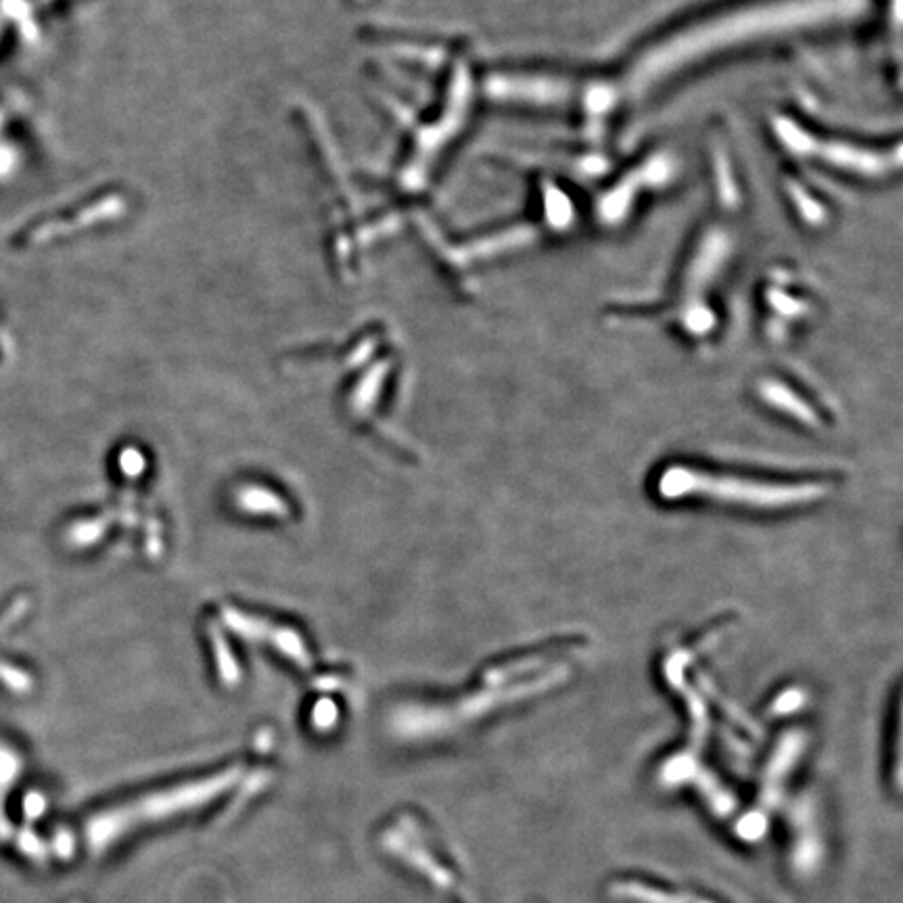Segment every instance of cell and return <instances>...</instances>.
I'll return each instance as SVG.
<instances>
[{
    "instance_id": "obj_5",
    "label": "cell",
    "mask_w": 903,
    "mask_h": 903,
    "mask_svg": "<svg viewBox=\"0 0 903 903\" xmlns=\"http://www.w3.org/2000/svg\"><path fill=\"white\" fill-rule=\"evenodd\" d=\"M42 809H44V803L36 795H28L26 801H23V812H26L28 818H36Z\"/></svg>"
},
{
    "instance_id": "obj_4",
    "label": "cell",
    "mask_w": 903,
    "mask_h": 903,
    "mask_svg": "<svg viewBox=\"0 0 903 903\" xmlns=\"http://www.w3.org/2000/svg\"><path fill=\"white\" fill-rule=\"evenodd\" d=\"M13 837V826L5 814V805H3V795H0V841H9Z\"/></svg>"
},
{
    "instance_id": "obj_1",
    "label": "cell",
    "mask_w": 903,
    "mask_h": 903,
    "mask_svg": "<svg viewBox=\"0 0 903 903\" xmlns=\"http://www.w3.org/2000/svg\"><path fill=\"white\" fill-rule=\"evenodd\" d=\"M661 488L667 496H703V498H720V500H734L740 504L751 506H786L807 498V488H799V485L789 483H768V481H753V479H740V477H728V475H713V473H697V471H667L661 479Z\"/></svg>"
},
{
    "instance_id": "obj_3",
    "label": "cell",
    "mask_w": 903,
    "mask_h": 903,
    "mask_svg": "<svg viewBox=\"0 0 903 903\" xmlns=\"http://www.w3.org/2000/svg\"><path fill=\"white\" fill-rule=\"evenodd\" d=\"M17 845L23 851V855H28V858H34V860L42 858V845L36 839V835H32V832L21 830L17 835Z\"/></svg>"
},
{
    "instance_id": "obj_2",
    "label": "cell",
    "mask_w": 903,
    "mask_h": 903,
    "mask_svg": "<svg viewBox=\"0 0 903 903\" xmlns=\"http://www.w3.org/2000/svg\"><path fill=\"white\" fill-rule=\"evenodd\" d=\"M19 774L17 770V761L9 751L0 749V791L9 789V784L15 780V776Z\"/></svg>"
}]
</instances>
